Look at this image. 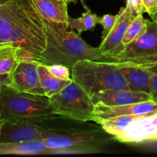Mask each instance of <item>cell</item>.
Masks as SVG:
<instances>
[{
  "instance_id": "cell-1",
  "label": "cell",
  "mask_w": 157,
  "mask_h": 157,
  "mask_svg": "<svg viewBox=\"0 0 157 157\" xmlns=\"http://www.w3.org/2000/svg\"><path fill=\"white\" fill-rule=\"evenodd\" d=\"M44 18L32 0H8L0 5V44L18 50L20 61H35L46 48Z\"/></svg>"
},
{
  "instance_id": "cell-2",
  "label": "cell",
  "mask_w": 157,
  "mask_h": 157,
  "mask_svg": "<svg viewBox=\"0 0 157 157\" xmlns=\"http://www.w3.org/2000/svg\"><path fill=\"white\" fill-rule=\"evenodd\" d=\"M46 34V48L35 61L45 65L61 64L71 71L73 66L81 60L116 62L101 54L99 47L87 44L81 35L67 30L61 25L52 23L44 19Z\"/></svg>"
},
{
  "instance_id": "cell-3",
  "label": "cell",
  "mask_w": 157,
  "mask_h": 157,
  "mask_svg": "<svg viewBox=\"0 0 157 157\" xmlns=\"http://www.w3.org/2000/svg\"><path fill=\"white\" fill-rule=\"evenodd\" d=\"M57 116L45 95L19 92L2 84L0 90V122H42Z\"/></svg>"
},
{
  "instance_id": "cell-4",
  "label": "cell",
  "mask_w": 157,
  "mask_h": 157,
  "mask_svg": "<svg viewBox=\"0 0 157 157\" xmlns=\"http://www.w3.org/2000/svg\"><path fill=\"white\" fill-rule=\"evenodd\" d=\"M71 79L90 96L107 90H129L119 62L81 60L71 69Z\"/></svg>"
},
{
  "instance_id": "cell-5",
  "label": "cell",
  "mask_w": 157,
  "mask_h": 157,
  "mask_svg": "<svg viewBox=\"0 0 157 157\" xmlns=\"http://www.w3.org/2000/svg\"><path fill=\"white\" fill-rule=\"evenodd\" d=\"M113 137L105 130L98 129L60 130L58 133L44 138L43 140L54 153H94Z\"/></svg>"
},
{
  "instance_id": "cell-6",
  "label": "cell",
  "mask_w": 157,
  "mask_h": 157,
  "mask_svg": "<svg viewBox=\"0 0 157 157\" xmlns=\"http://www.w3.org/2000/svg\"><path fill=\"white\" fill-rule=\"evenodd\" d=\"M49 100L56 115L79 122L93 120L94 104L90 95L73 80Z\"/></svg>"
},
{
  "instance_id": "cell-7",
  "label": "cell",
  "mask_w": 157,
  "mask_h": 157,
  "mask_svg": "<svg viewBox=\"0 0 157 157\" xmlns=\"http://www.w3.org/2000/svg\"><path fill=\"white\" fill-rule=\"evenodd\" d=\"M117 62H130L144 67L157 64V18L147 20L144 33L124 48Z\"/></svg>"
},
{
  "instance_id": "cell-8",
  "label": "cell",
  "mask_w": 157,
  "mask_h": 157,
  "mask_svg": "<svg viewBox=\"0 0 157 157\" xmlns=\"http://www.w3.org/2000/svg\"><path fill=\"white\" fill-rule=\"evenodd\" d=\"M41 123L32 121L0 122V144L40 140L60 130L44 127Z\"/></svg>"
},
{
  "instance_id": "cell-9",
  "label": "cell",
  "mask_w": 157,
  "mask_h": 157,
  "mask_svg": "<svg viewBox=\"0 0 157 157\" xmlns=\"http://www.w3.org/2000/svg\"><path fill=\"white\" fill-rule=\"evenodd\" d=\"M114 26L99 46L101 54L106 58L114 60L117 59L124 50L122 41L127 28L133 19L137 16L127 7L121 8Z\"/></svg>"
},
{
  "instance_id": "cell-10",
  "label": "cell",
  "mask_w": 157,
  "mask_h": 157,
  "mask_svg": "<svg viewBox=\"0 0 157 157\" xmlns=\"http://www.w3.org/2000/svg\"><path fill=\"white\" fill-rule=\"evenodd\" d=\"M37 61H20L4 84L19 92L45 95L40 82Z\"/></svg>"
},
{
  "instance_id": "cell-11",
  "label": "cell",
  "mask_w": 157,
  "mask_h": 157,
  "mask_svg": "<svg viewBox=\"0 0 157 157\" xmlns=\"http://www.w3.org/2000/svg\"><path fill=\"white\" fill-rule=\"evenodd\" d=\"M156 113H157V103L153 101L113 107L96 104L92 121L99 124L104 120L123 115L150 116Z\"/></svg>"
},
{
  "instance_id": "cell-12",
  "label": "cell",
  "mask_w": 157,
  "mask_h": 157,
  "mask_svg": "<svg viewBox=\"0 0 157 157\" xmlns=\"http://www.w3.org/2000/svg\"><path fill=\"white\" fill-rule=\"evenodd\" d=\"M113 139L121 143L139 144L157 140V113L133 121L127 130Z\"/></svg>"
},
{
  "instance_id": "cell-13",
  "label": "cell",
  "mask_w": 157,
  "mask_h": 157,
  "mask_svg": "<svg viewBox=\"0 0 157 157\" xmlns=\"http://www.w3.org/2000/svg\"><path fill=\"white\" fill-rule=\"evenodd\" d=\"M90 98L94 105L101 104L109 107L153 101V97L150 94L131 90H103L94 93Z\"/></svg>"
},
{
  "instance_id": "cell-14",
  "label": "cell",
  "mask_w": 157,
  "mask_h": 157,
  "mask_svg": "<svg viewBox=\"0 0 157 157\" xmlns=\"http://www.w3.org/2000/svg\"><path fill=\"white\" fill-rule=\"evenodd\" d=\"M119 64L129 90L151 94V79L147 67L130 62H119Z\"/></svg>"
},
{
  "instance_id": "cell-15",
  "label": "cell",
  "mask_w": 157,
  "mask_h": 157,
  "mask_svg": "<svg viewBox=\"0 0 157 157\" xmlns=\"http://www.w3.org/2000/svg\"><path fill=\"white\" fill-rule=\"evenodd\" d=\"M45 21L61 25L68 29V12L66 0H32Z\"/></svg>"
},
{
  "instance_id": "cell-16",
  "label": "cell",
  "mask_w": 157,
  "mask_h": 157,
  "mask_svg": "<svg viewBox=\"0 0 157 157\" xmlns=\"http://www.w3.org/2000/svg\"><path fill=\"white\" fill-rule=\"evenodd\" d=\"M54 154L43 140L23 143L0 144V155Z\"/></svg>"
},
{
  "instance_id": "cell-17",
  "label": "cell",
  "mask_w": 157,
  "mask_h": 157,
  "mask_svg": "<svg viewBox=\"0 0 157 157\" xmlns=\"http://www.w3.org/2000/svg\"><path fill=\"white\" fill-rule=\"evenodd\" d=\"M18 50L9 44H0V79L5 84L18 65Z\"/></svg>"
},
{
  "instance_id": "cell-18",
  "label": "cell",
  "mask_w": 157,
  "mask_h": 157,
  "mask_svg": "<svg viewBox=\"0 0 157 157\" xmlns=\"http://www.w3.org/2000/svg\"><path fill=\"white\" fill-rule=\"evenodd\" d=\"M38 72L40 82L44 90V94L48 98H51L61 91L67 85L71 80H62L54 76L48 71L45 64L38 63Z\"/></svg>"
},
{
  "instance_id": "cell-19",
  "label": "cell",
  "mask_w": 157,
  "mask_h": 157,
  "mask_svg": "<svg viewBox=\"0 0 157 157\" xmlns=\"http://www.w3.org/2000/svg\"><path fill=\"white\" fill-rule=\"evenodd\" d=\"M151 116V115H150ZM145 115H123L104 120L99 123L102 129L111 136H115L124 133L130 124Z\"/></svg>"
},
{
  "instance_id": "cell-20",
  "label": "cell",
  "mask_w": 157,
  "mask_h": 157,
  "mask_svg": "<svg viewBox=\"0 0 157 157\" xmlns=\"http://www.w3.org/2000/svg\"><path fill=\"white\" fill-rule=\"evenodd\" d=\"M83 6L86 11L80 18H73L69 16L68 18V28L76 30L79 35L83 32L94 30L96 25L99 24L100 20V17L93 13L86 5L83 3Z\"/></svg>"
},
{
  "instance_id": "cell-21",
  "label": "cell",
  "mask_w": 157,
  "mask_h": 157,
  "mask_svg": "<svg viewBox=\"0 0 157 157\" xmlns=\"http://www.w3.org/2000/svg\"><path fill=\"white\" fill-rule=\"evenodd\" d=\"M147 27V19H145L143 16V14L138 15L132 21L130 25L127 28L126 33L123 38L122 44L124 48L127 47L129 44L139 38L142 34L144 33Z\"/></svg>"
},
{
  "instance_id": "cell-22",
  "label": "cell",
  "mask_w": 157,
  "mask_h": 157,
  "mask_svg": "<svg viewBox=\"0 0 157 157\" xmlns=\"http://www.w3.org/2000/svg\"><path fill=\"white\" fill-rule=\"evenodd\" d=\"M118 15H104L102 17H100L99 24H101L103 27L102 32V37L101 38L104 39L107 36L110 31L114 26L116 23Z\"/></svg>"
},
{
  "instance_id": "cell-23",
  "label": "cell",
  "mask_w": 157,
  "mask_h": 157,
  "mask_svg": "<svg viewBox=\"0 0 157 157\" xmlns=\"http://www.w3.org/2000/svg\"><path fill=\"white\" fill-rule=\"evenodd\" d=\"M46 66L49 71L56 78L62 80H71V78H70L71 70L66 66L61 64H51Z\"/></svg>"
},
{
  "instance_id": "cell-24",
  "label": "cell",
  "mask_w": 157,
  "mask_h": 157,
  "mask_svg": "<svg viewBox=\"0 0 157 157\" xmlns=\"http://www.w3.org/2000/svg\"><path fill=\"white\" fill-rule=\"evenodd\" d=\"M126 7L130 9L136 15H140L146 12L143 0H127Z\"/></svg>"
},
{
  "instance_id": "cell-25",
  "label": "cell",
  "mask_w": 157,
  "mask_h": 157,
  "mask_svg": "<svg viewBox=\"0 0 157 157\" xmlns=\"http://www.w3.org/2000/svg\"><path fill=\"white\" fill-rule=\"evenodd\" d=\"M150 72L151 79V95L153 98H157V64L147 67Z\"/></svg>"
},
{
  "instance_id": "cell-26",
  "label": "cell",
  "mask_w": 157,
  "mask_h": 157,
  "mask_svg": "<svg viewBox=\"0 0 157 157\" xmlns=\"http://www.w3.org/2000/svg\"><path fill=\"white\" fill-rule=\"evenodd\" d=\"M146 12L149 14L152 19L157 18V0H143Z\"/></svg>"
},
{
  "instance_id": "cell-27",
  "label": "cell",
  "mask_w": 157,
  "mask_h": 157,
  "mask_svg": "<svg viewBox=\"0 0 157 157\" xmlns=\"http://www.w3.org/2000/svg\"><path fill=\"white\" fill-rule=\"evenodd\" d=\"M66 2H67V4H68V3H71V2H75V3L77 2L76 0H66Z\"/></svg>"
},
{
  "instance_id": "cell-28",
  "label": "cell",
  "mask_w": 157,
  "mask_h": 157,
  "mask_svg": "<svg viewBox=\"0 0 157 157\" xmlns=\"http://www.w3.org/2000/svg\"><path fill=\"white\" fill-rule=\"evenodd\" d=\"M8 0H0V5L3 4V3H5L6 2H7Z\"/></svg>"
},
{
  "instance_id": "cell-29",
  "label": "cell",
  "mask_w": 157,
  "mask_h": 157,
  "mask_svg": "<svg viewBox=\"0 0 157 157\" xmlns=\"http://www.w3.org/2000/svg\"><path fill=\"white\" fill-rule=\"evenodd\" d=\"M2 86V80L0 79V90H1Z\"/></svg>"
},
{
  "instance_id": "cell-30",
  "label": "cell",
  "mask_w": 157,
  "mask_h": 157,
  "mask_svg": "<svg viewBox=\"0 0 157 157\" xmlns=\"http://www.w3.org/2000/svg\"><path fill=\"white\" fill-rule=\"evenodd\" d=\"M153 101H154V102L157 103V98H153Z\"/></svg>"
}]
</instances>
